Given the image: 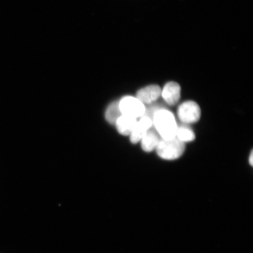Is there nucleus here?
<instances>
[{
    "label": "nucleus",
    "mask_w": 253,
    "mask_h": 253,
    "mask_svg": "<svg viewBox=\"0 0 253 253\" xmlns=\"http://www.w3.org/2000/svg\"><path fill=\"white\" fill-rule=\"evenodd\" d=\"M137 119L122 115L116 123L117 129L120 134L130 135L137 123Z\"/></svg>",
    "instance_id": "nucleus-9"
},
{
    "label": "nucleus",
    "mask_w": 253,
    "mask_h": 253,
    "mask_svg": "<svg viewBox=\"0 0 253 253\" xmlns=\"http://www.w3.org/2000/svg\"><path fill=\"white\" fill-rule=\"evenodd\" d=\"M249 163L252 166L253 164V151L251 152V156L249 157Z\"/></svg>",
    "instance_id": "nucleus-13"
},
{
    "label": "nucleus",
    "mask_w": 253,
    "mask_h": 253,
    "mask_svg": "<svg viewBox=\"0 0 253 253\" xmlns=\"http://www.w3.org/2000/svg\"><path fill=\"white\" fill-rule=\"evenodd\" d=\"M161 96L169 105H175L181 98V87L176 82H169L161 90Z\"/></svg>",
    "instance_id": "nucleus-6"
},
{
    "label": "nucleus",
    "mask_w": 253,
    "mask_h": 253,
    "mask_svg": "<svg viewBox=\"0 0 253 253\" xmlns=\"http://www.w3.org/2000/svg\"><path fill=\"white\" fill-rule=\"evenodd\" d=\"M145 110L144 115L145 116L148 117L152 120L153 121V117L158 110L165 109L166 107L162 104H155V102L148 105H145Z\"/></svg>",
    "instance_id": "nucleus-12"
},
{
    "label": "nucleus",
    "mask_w": 253,
    "mask_h": 253,
    "mask_svg": "<svg viewBox=\"0 0 253 253\" xmlns=\"http://www.w3.org/2000/svg\"><path fill=\"white\" fill-rule=\"evenodd\" d=\"M176 137L185 143V142L194 141L195 139V134L188 125L183 123V125H178Z\"/></svg>",
    "instance_id": "nucleus-11"
},
{
    "label": "nucleus",
    "mask_w": 253,
    "mask_h": 253,
    "mask_svg": "<svg viewBox=\"0 0 253 253\" xmlns=\"http://www.w3.org/2000/svg\"><path fill=\"white\" fill-rule=\"evenodd\" d=\"M185 150L184 142L176 137L169 140L160 138L156 148L158 156L166 160H174L181 157Z\"/></svg>",
    "instance_id": "nucleus-2"
},
{
    "label": "nucleus",
    "mask_w": 253,
    "mask_h": 253,
    "mask_svg": "<svg viewBox=\"0 0 253 253\" xmlns=\"http://www.w3.org/2000/svg\"><path fill=\"white\" fill-rule=\"evenodd\" d=\"M161 95V87L158 85L153 84L139 90L136 94V97L144 105H148L156 102Z\"/></svg>",
    "instance_id": "nucleus-5"
},
{
    "label": "nucleus",
    "mask_w": 253,
    "mask_h": 253,
    "mask_svg": "<svg viewBox=\"0 0 253 253\" xmlns=\"http://www.w3.org/2000/svg\"><path fill=\"white\" fill-rule=\"evenodd\" d=\"M121 110L120 109L119 101L111 103L107 109L105 113V118L107 122L111 125H116L118 120L122 116Z\"/></svg>",
    "instance_id": "nucleus-10"
},
{
    "label": "nucleus",
    "mask_w": 253,
    "mask_h": 253,
    "mask_svg": "<svg viewBox=\"0 0 253 253\" xmlns=\"http://www.w3.org/2000/svg\"><path fill=\"white\" fill-rule=\"evenodd\" d=\"M153 126L141 138L142 149L147 153L156 150L161 138Z\"/></svg>",
    "instance_id": "nucleus-8"
},
{
    "label": "nucleus",
    "mask_w": 253,
    "mask_h": 253,
    "mask_svg": "<svg viewBox=\"0 0 253 253\" xmlns=\"http://www.w3.org/2000/svg\"><path fill=\"white\" fill-rule=\"evenodd\" d=\"M177 114L183 124H194L200 119L201 110L198 103L194 101H186L178 107Z\"/></svg>",
    "instance_id": "nucleus-3"
},
{
    "label": "nucleus",
    "mask_w": 253,
    "mask_h": 253,
    "mask_svg": "<svg viewBox=\"0 0 253 253\" xmlns=\"http://www.w3.org/2000/svg\"><path fill=\"white\" fill-rule=\"evenodd\" d=\"M119 106L123 115L141 118L144 115L145 107L137 97L126 96L119 101Z\"/></svg>",
    "instance_id": "nucleus-4"
},
{
    "label": "nucleus",
    "mask_w": 253,
    "mask_h": 253,
    "mask_svg": "<svg viewBox=\"0 0 253 253\" xmlns=\"http://www.w3.org/2000/svg\"><path fill=\"white\" fill-rule=\"evenodd\" d=\"M153 126V121L147 116L141 117L137 122L133 131L130 134V141L132 144H137L148 130Z\"/></svg>",
    "instance_id": "nucleus-7"
},
{
    "label": "nucleus",
    "mask_w": 253,
    "mask_h": 253,
    "mask_svg": "<svg viewBox=\"0 0 253 253\" xmlns=\"http://www.w3.org/2000/svg\"><path fill=\"white\" fill-rule=\"evenodd\" d=\"M153 126L161 138L169 140L176 137L177 125L175 117L169 110H158L153 119Z\"/></svg>",
    "instance_id": "nucleus-1"
}]
</instances>
